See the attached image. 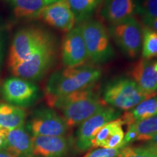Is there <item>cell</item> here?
Wrapping results in <instances>:
<instances>
[{"label":"cell","instance_id":"cell-1","mask_svg":"<svg viewBox=\"0 0 157 157\" xmlns=\"http://www.w3.org/2000/svg\"><path fill=\"white\" fill-rule=\"evenodd\" d=\"M101 76V70L92 64L66 67L54 72L45 87V98L50 106L57 98L95 85Z\"/></svg>","mask_w":157,"mask_h":157},{"label":"cell","instance_id":"cell-2","mask_svg":"<svg viewBox=\"0 0 157 157\" xmlns=\"http://www.w3.org/2000/svg\"><path fill=\"white\" fill-rule=\"evenodd\" d=\"M94 86L57 98L50 107L61 111L68 127L80 125L107 105L99 97Z\"/></svg>","mask_w":157,"mask_h":157},{"label":"cell","instance_id":"cell-3","mask_svg":"<svg viewBox=\"0 0 157 157\" xmlns=\"http://www.w3.org/2000/svg\"><path fill=\"white\" fill-rule=\"evenodd\" d=\"M154 96L156 95L146 93L131 78H121L107 84L103 92V100L111 107L129 111Z\"/></svg>","mask_w":157,"mask_h":157},{"label":"cell","instance_id":"cell-4","mask_svg":"<svg viewBox=\"0 0 157 157\" xmlns=\"http://www.w3.org/2000/svg\"><path fill=\"white\" fill-rule=\"evenodd\" d=\"M52 39L48 32L39 27L29 26L20 29L15 34L10 47L8 67L11 69L24 61L41 46Z\"/></svg>","mask_w":157,"mask_h":157},{"label":"cell","instance_id":"cell-5","mask_svg":"<svg viewBox=\"0 0 157 157\" xmlns=\"http://www.w3.org/2000/svg\"><path fill=\"white\" fill-rule=\"evenodd\" d=\"M81 28L88 58L94 63L106 61L113 56L109 35L105 26L97 20H87L79 25Z\"/></svg>","mask_w":157,"mask_h":157},{"label":"cell","instance_id":"cell-6","mask_svg":"<svg viewBox=\"0 0 157 157\" xmlns=\"http://www.w3.org/2000/svg\"><path fill=\"white\" fill-rule=\"evenodd\" d=\"M56 58L54 39L41 46L24 61L11 68L13 75L24 79L37 80L46 74Z\"/></svg>","mask_w":157,"mask_h":157},{"label":"cell","instance_id":"cell-7","mask_svg":"<svg viewBox=\"0 0 157 157\" xmlns=\"http://www.w3.org/2000/svg\"><path fill=\"white\" fill-rule=\"evenodd\" d=\"M109 31L117 46L127 56L135 58L138 56L142 49L143 28L135 16L110 25Z\"/></svg>","mask_w":157,"mask_h":157},{"label":"cell","instance_id":"cell-8","mask_svg":"<svg viewBox=\"0 0 157 157\" xmlns=\"http://www.w3.org/2000/svg\"><path fill=\"white\" fill-rule=\"evenodd\" d=\"M120 111L115 108L105 106L80 124L76 134V146L80 151H85L93 147L94 138L99 130L107 123L117 119Z\"/></svg>","mask_w":157,"mask_h":157},{"label":"cell","instance_id":"cell-9","mask_svg":"<svg viewBox=\"0 0 157 157\" xmlns=\"http://www.w3.org/2000/svg\"><path fill=\"white\" fill-rule=\"evenodd\" d=\"M68 128L63 117L47 108L36 110L28 124L33 136H63Z\"/></svg>","mask_w":157,"mask_h":157},{"label":"cell","instance_id":"cell-10","mask_svg":"<svg viewBox=\"0 0 157 157\" xmlns=\"http://www.w3.org/2000/svg\"><path fill=\"white\" fill-rule=\"evenodd\" d=\"M88 54L80 26L68 31L62 42V60L66 67L74 68L84 64Z\"/></svg>","mask_w":157,"mask_h":157},{"label":"cell","instance_id":"cell-11","mask_svg":"<svg viewBox=\"0 0 157 157\" xmlns=\"http://www.w3.org/2000/svg\"><path fill=\"white\" fill-rule=\"evenodd\" d=\"M5 101L16 106H25L33 103L38 95L35 84L24 78L13 76L7 78L2 85Z\"/></svg>","mask_w":157,"mask_h":157},{"label":"cell","instance_id":"cell-12","mask_svg":"<svg viewBox=\"0 0 157 157\" xmlns=\"http://www.w3.org/2000/svg\"><path fill=\"white\" fill-rule=\"evenodd\" d=\"M47 24L58 30L68 32L74 28L76 19L66 0H59L44 7L38 15Z\"/></svg>","mask_w":157,"mask_h":157},{"label":"cell","instance_id":"cell-13","mask_svg":"<svg viewBox=\"0 0 157 157\" xmlns=\"http://www.w3.org/2000/svg\"><path fill=\"white\" fill-rule=\"evenodd\" d=\"M34 157H65L69 152L71 141L63 136H32Z\"/></svg>","mask_w":157,"mask_h":157},{"label":"cell","instance_id":"cell-14","mask_svg":"<svg viewBox=\"0 0 157 157\" xmlns=\"http://www.w3.org/2000/svg\"><path fill=\"white\" fill-rule=\"evenodd\" d=\"M129 75L146 93L157 95V60L140 58L129 68Z\"/></svg>","mask_w":157,"mask_h":157},{"label":"cell","instance_id":"cell-15","mask_svg":"<svg viewBox=\"0 0 157 157\" xmlns=\"http://www.w3.org/2000/svg\"><path fill=\"white\" fill-rule=\"evenodd\" d=\"M120 118L107 123L97 133L93 147L108 149H120L124 147V132Z\"/></svg>","mask_w":157,"mask_h":157},{"label":"cell","instance_id":"cell-16","mask_svg":"<svg viewBox=\"0 0 157 157\" xmlns=\"http://www.w3.org/2000/svg\"><path fill=\"white\" fill-rule=\"evenodd\" d=\"M135 11V0H104L101 15L110 25H113L134 17Z\"/></svg>","mask_w":157,"mask_h":157},{"label":"cell","instance_id":"cell-17","mask_svg":"<svg viewBox=\"0 0 157 157\" xmlns=\"http://www.w3.org/2000/svg\"><path fill=\"white\" fill-rule=\"evenodd\" d=\"M3 149L15 157H34L31 137L24 126L10 129Z\"/></svg>","mask_w":157,"mask_h":157},{"label":"cell","instance_id":"cell-18","mask_svg":"<svg viewBox=\"0 0 157 157\" xmlns=\"http://www.w3.org/2000/svg\"><path fill=\"white\" fill-rule=\"evenodd\" d=\"M157 115V95L145 100L120 117L123 124H132Z\"/></svg>","mask_w":157,"mask_h":157},{"label":"cell","instance_id":"cell-19","mask_svg":"<svg viewBox=\"0 0 157 157\" xmlns=\"http://www.w3.org/2000/svg\"><path fill=\"white\" fill-rule=\"evenodd\" d=\"M26 111L22 107L0 103V128L13 129L24 126Z\"/></svg>","mask_w":157,"mask_h":157},{"label":"cell","instance_id":"cell-20","mask_svg":"<svg viewBox=\"0 0 157 157\" xmlns=\"http://www.w3.org/2000/svg\"><path fill=\"white\" fill-rule=\"evenodd\" d=\"M15 16L21 19H34L38 17L41 10L52 4L48 0H10Z\"/></svg>","mask_w":157,"mask_h":157},{"label":"cell","instance_id":"cell-21","mask_svg":"<svg viewBox=\"0 0 157 157\" xmlns=\"http://www.w3.org/2000/svg\"><path fill=\"white\" fill-rule=\"evenodd\" d=\"M75 16L76 22L89 20L104 0H66Z\"/></svg>","mask_w":157,"mask_h":157},{"label":"cell","instance_id":"cell-22","mask_svg":"<svg viewBox=\"0 0 157 157\" xmlns=\"http://www.w3.org/2000/svg\"><path fill=\"white\" fill-rule=\"evenodd\" d=\"M137 135V140L148 141L157 133V115L130 124Z\"/></svg>","mask_w":157,"mask_h":157},{"label":"cell","instance_id":"cell-23","mask_svg":"<svg viewBox=\"0 0 157 157\" xmlns=\"http://www.w3.org/2000/svg\"><path fill=\"white\" fill-rule=\"evenodd\" d=\"M142 58L151 60L157 57V32L144 25L143 28Z\"/></svg>","mask_w":157,"mask_h":157},{"label":"cell","instance_id":"cell-24","mask_svg":"<svg viewBox=\"0 0 157 157\" xmlns=\"http://www.w3.org/2000/svg\"><path fill=\"white\" fill-rule=\"evenodd\" d=\"M117 157H157V154L146 146H124L119 149Z\"/></svg>","mask_w":157,"mask_h":157},{"label":"cell","instance_id":"cell-25","mask_svg":"<svg viewBox=\"0 0 157 157\" xmlns=\"http://www.w3.org/2000/svg\"><path fill=\"white\" fill-rule=\"evenodd\" d=\"M136 11L142 17H157V0H141Z\"/></svg>","mask_w":157,"mask_h":157},{"label":"cell","instance_id":"cell-26","mask_svg":"<svg viewBox=\"0 0 157 157\" xmlns=\"http://www.w3.org/2000/svg\"><path fill=\"white\" fill-rule=\"evenodd\" d=\"M119 149H108L100 148L88 153L84 157H117Z\"/></svg>","mask_w":157,"mask_h":157},{"label":"cell","instance_id":"cell-27","mask_svg":"<svg viewBox=\"0 0 157 157\" xmlns=\"http://www.w3.org/2000/svg\"><path fill=\"white\" fill-rule=\"evenodd\" d=\"M142 22L144 25L157 32V17H142Z\"/></svg>","mask_w":157,"mask_h":157},{"label":"cell","instance_id":"cell-28","mask_svg":"<svg viewBox=\"0 0 157 157\" xmlns=\"http://www.w3.org/2000/svg\"><path fill=\"white\" fill-rule=\"evenodd\" d=\"M146 145L150 146L157 147V133L154 136H153L148 141H147Z\"/></svg>","mask_w":157,"mask_h":157},{"label":"cell","instance_id":"cell-29","mask_svg":"<svg viewBox=\"0 0 157 157\" xmlns=\"http://www.w3.org/2000/svg\"><path fill=\"white\" fill-rule=\"evenodd\" d=\"M0 157H15L12 156L11 154H8L6 151H0Z\"/></svg>","mask_w":157,"mask_h":157},{"label":"cell","instance_id":"cell-30","mask_svg":"<svg viewBox=\"0 0 157 157\" xmlns=\"http://www.w3.org/2000/svg\"><path fill=\"white\" fill-rule=\"evenodd\" d=\"M145 146H146L148 148L150 149V150H151L153 152H154L155 154H157V147H154V146H147V145H145Z\"/></svg>","mask_w":157,"mask_h":157},{"label":"cell","instance_id":"cell-31","mask_svg":"<svg viewBox=\"0 0 157 157\" xmlns=\"http://www.w3.org/2000/svg\"><path fill=\"white\" fill-rule=\"evenodd\" d=\"M48 1H50L51 3H54V2H58V1H59V0H48Z\"/></svg>","mask_w":157,"mask_h":157},{"label":"cell","instance_id":"cell-32","mask_svg":"<svg viewBox=\"0 0 157 157\" xmlns=\"http://www.w3.org/2000/svg\"><path fill=\"white\" fill-rule=\"evenodd\" d=\"M0 51H1V50H0Z\"/></svg>","mask_w":157,"mask_h":157}]
</instances>
